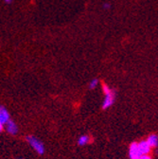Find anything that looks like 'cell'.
Instances as JSON below:
<instances>
[{"mask_svg":"<svg viewBox=\"0 0 158 159\" xmlns=\"http://www.w3.org/2000/svg\"><path fill=\"white\" fill-rule=\"evenodd\" d=\"M103 8H104L105 10H109V9L111 8V4H110V3H104V4H103Z\"/></svg>","mask_w":158,"mask_h":159,"instance_id":"obj_11","label":"cell"},{"mask_svg":"<svg viewBox=\"0 0 158 159\" xmlns=\"http://www.w3.org/2000/svg\"><path fill=\"white\" fill-rule=\"evenodd\" d=\"M9 120H10V115L8 110L4 106H1L0 107V131L1 132L3 131L4 125H6Z\"/></svg>","mask_w":158,"mask_h":159,"instance_id":"obj_2","label":"cell"},{"mask_svg":"<svg viewBox=\"0 0 158 159\" xmlns=\"http://www.w3.org/2000/svg\"><path fill=\"white\" fill-rule=\"evenodd\" d=\"M147 141L151 147H157L158 146V136L156 134H151L148 137Z\"/></svg>","mask_w":158,"mask_h":159,"instance_id":"obj_7","label":"cell"},{"mask_svg":"<svg viewBox=\"0 0 158 159\" xmlns=\"http://www.w3.org/2000/svg\"><path fill=\"white\" fill-rule=\"evenodd\" d=\"M6 131L11 134H16L18 132V128L12 120H9L6 124Z\"/></svg>","mask_w":158,"mask_h":159,"instance_id":"obj_6","label":"cell"},{"mask_svg":"<svg viewBox=\"0 0 158 159\" xmlns=\"http://www.w3.org/2000/svg\"><path fill=\"white\" fill-rule=\"evenodd\" d=\"M137 159H151L148 154H145V155H141V156H139Z\"/></svg>","mask_w":158,"mask_h":159,"instance_id":"obj_10","label":"cell"},{"mask_svg":"<svg viewBox=\"0 0 158 159\" xmlns=\"http://www.w3.org/2000/svg\"><path fill=\"white\" fill-rule=\"evenodd\" d=\"M27 141L28 143L34 149V151H36L39 154H44L45 152V146L44 144L37 139L36 137L32 136V135H29V136H27Z\"/></svg>","mask_w":158,"mask_h":159,"instance_id":"obj_1","label":"cell"},{"mask_svg":"<svg viewBox=\"0 0 158 159\" xmlns=\"http://www.w3.org/2000/svg\"><path fill=\"white\" fill-rule=\"evenodd\" d=\"M129 156L131 159H137L139 156H141L139 149H138V143H132L129 149Z\"/></svg>","mask_w":158,"mask_h":159,"instance_id":"obj_4","label":"cell"},{"mask_svg":"<svg viewBox=\"0 0 158 159\" xmlns=\"http://www.w3.org/2000/svg\"><path fill=\"white\" fill-rule=\"evenodd\" d=\"M11 1H12V0H5V2H6V3H11Z\"/></svg>","mask_w":158,"mask_h":159,"instance_id":"obj_12","label":"cell"},{"mask_svg":"<svg viewBox=\"0 0 158 159\" xmlns=\"http://www.w3.org/2000/svg\"><path fill=\"white\" fill-rule=\"evenodd\" d=\"M90 141V137L88 135H82L78 140V144L80 146H84Z\"/></svg>","mask_w":158,"mask_h":159,"instance_id":"obj_8","label":"cell"},{"mask_svg":"<svg viewBox=\"0 0 158 159\" xmlns=\"http://www.w3.org/2000/svg\"><path fill=\"white\" fill-rule=\"evenodd\" d=\"M115 92L112 90L110 93L106 94L105 95V98H104V101H103V103H102V108L103 109H107L109 107H111L114 102H115Z\"/></svg>","mask_w":158,"mask_h":159,"instance_id":"obj_3","label":"cell"},{"mask_svg":"<svg viewBox=\"0 0 158 159\" xmlns=\"http://www.w3.org/2000/svg\"><path fill=\"white\" fill-rule=\"evenodd\" d=\"M18 159H24V158H18Z\"/></svg>","mask_w":158,"mask_h":159,"instance_id":"obj_13","label":"cell"},{"mask_svg":"<svg viewBox=\"0 0 158 159\" xmlns=\"http://www.w3.org/2000/svg\"><path fill=\"white\" fill-rule=\"evenodd\" d=\"M151 147L150 146V144L148 143L147 140H143V141H140L139 143H138V149H139L141 155L148 154L151 152Z\"/></svg>","mask_w":158,"mask_h":159,"instance_id":"obj_5","label":"cell"},{"mask_svg":"<svg viewBox=\"0 0 158 159\" xmlns=\"http://www.w3.org/2000/svg\"><path fill=\"white\" fill-rule=\"evenodd\" d=\"M97 84H98V80H97V79H94V80H92L91 83L89 84V88H90V89H94L95 87H97Z\"/></svg>","mask_w":158,"mask_h":159,"instance_id":"obj_9","label":"cell"}]
</instances>
